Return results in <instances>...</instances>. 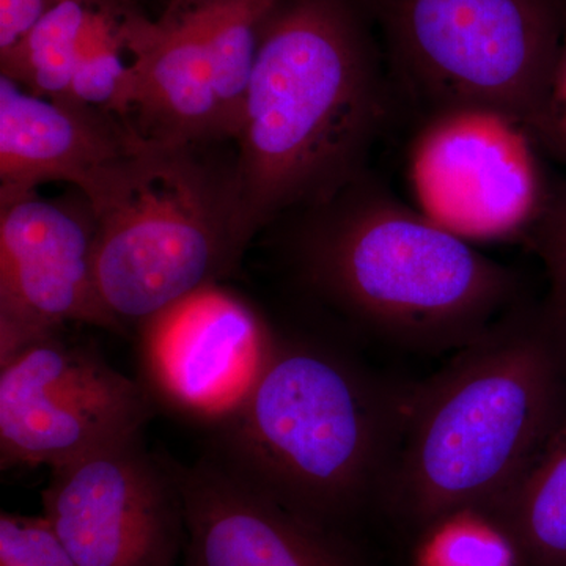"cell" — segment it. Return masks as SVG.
<instances>
[{"mask_svg": "<svg viewBox=\"0 0 566 566\" xmlns=\"http://www.w3.org/2000/svg\"><path fill=\"white\" fill-rule=\"evenodd\" d=\"M0 566H80L46 517L0 515Z\"/></svg>", "mask_w": 566, "mask_h": 566, "instance_id": "44dd1931", "label": "cell"}, {"mask_svg": "<svg viewBox=\"0 0 566 566\" xmlns=\"http://www.w3.org/2000/svg\"><path fill=\"white\" fill-rule=\"evenodd\" d=\"M524 240L542 260L549 282L543 311L566 338V180H551L545 205Z\"/></svg>", "mask_w": 566, "mask_h": 566, "instance_id": "ffe728a7", "label": "cell"}, {"mask_svg": "<svg viewBox=\"0 0 566 566\" xmlns=\"http://www.w3.org/2000/svg\"><path fill=\"white\" fill-rule=\"evenodd\" d=\"M122 35L133 62L126 122L144 139L192 147L230 139L210 57L188 10L151 21L123 9Z\"/></svg>", "mask_w": 566, "mask_h": 566, "instance_id": "5bb4252c", "label": "cell"}, {"mask_svg": "<svg viewBox=\"0 0 566 566\" xmlns=\"http://www.w3.org/2000/svg\"><path fill=\"white\" fill-rule=\"evenodd\" d=\"M186 566H359L340 532L296 515L207 453L180 464Z\"/></svg>", "mask_w": 566, "mask_h": 566, "instance_id": "7c38bea8", "label": "cell"}, {"mask_svg": "<svg viewBox=\"0 0 566 566\" xmlns=\"http://www.w3.org/2000/svg\"><path fill=\"white\" fill-rule=\"evenodd\" d=\"M142 385L156 406L208 428L240 409L262 375L275 329L211 283L137 326Z\"/></svg>", "mask_w": 566, "mask_h": 566, "instance_id": "8fae6325", "label": "cell"}, {"mask_svg": "<svg viewBox=\"0 0 566 566\" xmlns=\"http://www.w3.org/2000/svg\"><path fill=\"white\" fill-rule=\"evenodd\" d=\"M91 205L0 192V360L69 323L125 334L103 303Z\"/></svg>", "mask_w": 566, "mask_h": 566, "instance_id": "30bf717a", "label": "cell"}, {"mask_svg": "<svg viewBox=\"0 0 566 566\" xmlns=\"http://www.w3.org/2000/svg\"><path fill=\"white\" fill-rule=\"evenodd\" d=\"M389 84L348 0H282L264 24L238 128L245 243L281 212L333 200L365 174Z\"/></svg>", "mask_w": 566, "mask_h": 566, "instance_id": "6da1fadb", "label": "cell"}, {"mask_svg": "<svg viewBox=\"0 0 566 566\" xmlns=\"http://www.w3.org/2000/svg\"><path fill=\"white\" fill-rule=\"evenodd\" d=\"M282 0H185L210 57L230 139L240 128L264 24ZM172 10V11H175ZM170 13V11H167Z\"/></svg>", "mask_w": 566, "mask_h": 566, "instance_id": "2e32d148", "label": "cell"}, {"mask_svg": "<svg viewBox=\"0 0 566 566\" xmlns=\"http://www.w3.org/2000/svg\"><path fill=\"white\" fill-rule=\"evenodd\" d=\"M62 0H0V54L11 50Z\"/></svg>", "mask_w": 566, "mask_h": 566, "instance_id": "603a6c76", "label": "cell"}, {"mask_svg": "<svg viewBox=\"0 0 566 566\" xmlns=\"http://www.w3.org/2000/svg\"><path fill=\"white\" fill-rule=\"evenodd\" d=\"M371 2L395 76L424 111L490 107L532 136L564 39V0Z\"/></svg>", "mask_w": 566, "mask_h": 566, "instance_id": "8992f818", "label": "cell"}, {"mask_svg": "<svg viewBox=\"0 0 566 566\" xmlns=\"http://www.w3.org/2000/svg\"><path fill=\"white\" fill-rule=\"evenodd\" d=\"M312 212L296 243L312 292L365 333L415 352L461 349L520 304V281L365 172Z\"/></svg>", "mask_w": 566, "mask_h": 566, "instance_id": "277c9868", "label": "cell"}, {"mask_svg": "<svg viewBox=\"0 0 566 566\" xmlns=\"http://www.w3.org/2000/svg\"><path fill=\"white\" fill-rule=\"evenodd\" d=\"M538 153L526 126L504 112H428L408 151L416 208L469 243L524 240L551 186Z\"/></svg>", "mask_w": 566, "mask_h": 566, "instance_id": "ba28073f", "label": "cell"}, {"mask_svg": "<svg viewBox=\"0 0 566 566\" xmlns=\"http://www.w3.org/2000/svg\"><path fill=\"white\" fill-rule=\"evenodd\" d=\"M566 412V338L523 305L409 392L385 497L430 531L483 515L520 479Z\"/></svg>", "mask_w": 566, "mask_h": 566, "instance_id": "7a4b0ae2", "label": "cell"}, {"mask_svg": "<svg viewBox=\"0 0 566 566\" xmlns=\"http://www.w3.org/2000/svg\"><path fill=\"white\" fill-rule=\"evenodd\" d=\"M144 140L118 115L33 95L0 74V192L63 181L84 193Z\"/></svg>", "mask_w": 566, "mask_h": 566, "instance_id": "4fadbf2b", "label": "cell"}, {"mask_svg": "<svg viewBox=\"0 0 566 566\" xmlns=\"http://www.w3.org/2000/svg\"><path fill=\"white\" fill-rule=\"evenodd\" d=\"M408 398L340 346L275 329L262 375L240 409L211 428L207 455L340 532L385 497Z\"/></svg>", "mask_w": 566, "mask_h": 566, "instance_id": "3957f363", "label": "cell"}, {"mask_svg": "<svg viewBox=\"0 0 566 566\" xmlns=\"http://www.w3.org/2000/svg\"><path fill=\"white\" fill-rule=\"evenodd\" d=\"M199 148L145 139L82 193L95 218L99 294L123 327L221 282L248 248L233 170L219 172Z\"/></svg>", "mask_w": 566, "mask_h": 566, "instance_id": "5b68a950", "label": "cell"}, {"mask_svg": "<svg viewBox=\"0 0 566 566\" xmlns=\"http://www.w3.org/2000/svg\"><path fill=\"white\" fill-rule=\"evenodd\" d=\"M123 7L96 0L81 41L69 99L118 115L126 120L133 62L122 35Z\"/></svg>", "mask_w": 566, "mask_h": 566, "instance_id": "ac0fdd59", "label": "cell"}, {"mask_svg": "<svg viewBox=\"0 0 566 566\" xmlns=\"http://www.w3.org/2000/svg\"><path fill=\"white\" fill-rule=\"evenodd\" d=\"M520 566H566V412L534 460L486 513Z\"/></svg>", "mask_w": 566, "mask_h": 566, "instance_id": "9a60e30c", "label": "cell"}, {"mask_svg": "<svg viewBox=\"0 0 566 566\" xmlns=\"http://www.w3.org/2000/svg\"><path fill=\"white\" fill-rule=\"evenodd\" d=\"M532 137L539 151L566 166V25L545 104Z\"/></svg>", "mask_w": 566, "mask_h": 566, "instance_id": "7402d4cb", "label": "cell"}, {"mask_svg": "<svg viewBox=\"0 0 566 566\" xmlns=\"http://www.w3.org/2000/svg\"><path fill=\"white\" fill-rule=\"evenodd\" d=\"M424 534L420 566H520L504 532L479 513L449 517Z\"/></svg>", "mask_w": 566, "mask_h": 566, "instance_id": "d6986e66", "label": "cell"}, {"mask_svg": "<svg viewBox=\"0 0 566 566\" xmlns=\"http://www.w3.org/2000/svg\"><path fill=\"white\" fill-rule=\"evenodd\" d=\"M182 2H185V0H169V3H167L166 10H164V13H167V11H172V10L177 9V7H180Z\"/></svg>", "mask_w": 566, "mask_h": 566, "instance_id": "cb8c5ba5", "label": "cell"}, {"mask_svg": "<svg viewBox=\"0 0 566 566\" xmlns=\"http://www.w3.org/2000/svg\"><path fill=\"white\" fill-rule=\"evenodd\" d=\"M96 0H62L11 50L0 54L3 76L46 98H69L85 24Z\"/></svg>", "mask_w": 566, "mask_h": 566, "instance_id": "e0dca14e", "label": "cell"}, {"mask_svg": "<svg viewBox=\"0 0 566 566\" xmlns=\"http://www.w3.org/2000/svg\"><path fill=\"white\" fill-rule=\"evenodd\" d=\"M156 403L92 346L43 335L0 360L3 471L66 463L144 433Z\"/></svg>", "mask_w": 566, "mask_h": 566, "instance_id": "52a82bcc", "label": "cell"}, {"mask_svg": "<svg viewBox=\"0 0 566 566\" xmlns=\"http://www.w3.org/2000/svg\"><path fill=\"white\" fill-rule=\"evenodd\" d=\"M43 516L80 566H177L185 553L180 464L140 434L51 468Z\"/></svg>", "mask_w": 566, "mask_h": 566, "instance_id": "9c48e42d", "label": "cell"}]
</instances>
